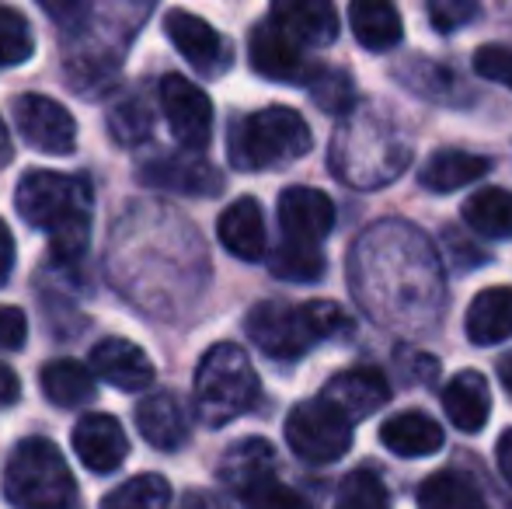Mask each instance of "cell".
<instances>
[{
	"instance_id": "1",
	"label": "cell",
	"mask_w": 512,
	"mask_h": 509,
	"mask_svg": "<svg viewBox=\"0 0 512 509\" xmlns=\"http://www.w3.org/2000/svg\"><path fill=\"white\" fill-rule=\"evenodd\" d=\"M349 286L373 321L398 332H422L443 314L446 286L436 248L401 220H384L356 241Z\"/></svg>"
},
{
	"instance_id": "2",
	"label": "cell",
	"mask_w": 512,
	"mask_h": 509,
	"mask_svg": "<svg viewBox=\"0 0 512 509\" xmlns=\"http://www.w3.org/2000/svg\"><path fill=\"white\" fill-rule=\"evenodd\" d=\"M331 175L349 189H384L411 164V143L384 112L352 109L331 136Z\"/></svg>"
},
{
	"instance_id": "3",
	"label": "cell",
	"mask_w": 512,
	"mask_h": 509,
	"mask_svg": "<svg viewBox=\"0 0 512 509\" xmlns=\"http://www.w3.org/2000/svg\"><path fill=\"white\" fill-rule=\"evenodd\" d=\"M18 217L49 238L60 262H77L91 238V189L84 178L60 171H28L14 192Z\"/></svg>"
},
{
	"instance_id": "4",
	"label": "cell",
	"mask_w": 512,
	"mask_h": 509,
	"mask_svg": "<svg viewBox=\"0 0 512 509\" xmlns=\"http://www.w3.org/2000/svg\"><path fill=\"white\" fill-rule=\"evenodd\" d=\"M244 332L272 360H300L321 342L349 335L352 318L331 300H307V304L262 300L244 318Z\"/></svg>"
},
{
	"instance_id": "5",
	"label": "cell",
	"mask_w": 512,
	"mask_h": 509,
	"mask_svg": "<svg viewBox=\"0 0 512 509\" xmlns=\"http://www.w3.org/2000/svg\"><path fill=\"white\" fill-rule=\"evenodd\" d=\"M310 147H314V136H310L307 119L297 109L269 105L262 112L234 119L227 154L237 171H265L300 161L310 154Z\"/></svg>"
},
{
	"instance_id": "6",
	"label": "cell",
	"mask_w": 512,
	"mask_h": 509,
	"mask_svg": "<svg viewBox=\"0 0 512 509\" xmlns=\"http://www.w3.org/2000/svg\"><path fill=\"white\" fill-rule=\"evenodd\" d=\"M258 401V374L237 342H216L196 367V412L209 429H223Z\"/></svg>"
},
{
	"instance_id": "7",
	"label": "cell",
	"mask_w": 512,
	"mask_h": 509,
	"mask_svg": "<svg viewBox=\"0 0 512 509\" xmlns=\"http://www.w3.org/2000/svg\"><path fill=\"white\" fill-rule=\"evenodd\" d=\"M4 496L14 509H67L74 503L77 485L60 447L46 436L21 440L7 457Z\"/></svg>"
},
{
	"instance_id": "8",
	"label": "cell",
	"mask_w": 512,
	"mask_h": 509,
	"mask_svg": "<svg viewBox=\"0 0 512 509\" xmlns=\"http://www.w3.org/2000/svg\"><path fill=\"white\" fill-rule=\"evenodd\" d=\"M286 443L307 464H335L352 447V422L317 394L300 401L286 419Z\"/></svg>"
},
{
	"instance_id": "9",
	"label": "cell",
	"mask_w": 512,
	"mask_h": 509,
	"mask_svg": "<svg viewBox=\"0 0 512 509\" xmlns=\"http://www.w3.org/2000/svg\"><path fill=\"white\" fill-rule=\"evenodd\" d=\"M157 95H161V112L175 140L182 143V150L199 154L213 136V102H209V95L182 74H164Z\"/></svg>"
},
{
	"instance_id": "10",
	"label": "cell",
	"mask_w": 512,
	"mask_h": 509,
	"mask_svg": "<svg viewBox=\"0 0 512 509\" xmlns=\"http://www.w3.org/2000/svg\"><path fill=\"white\" fill-rule=\"evenodd\" d=\"M14 123L25 143L39 154L67 157L77 147V123L60 102L46 95H18L14 98Z\"/></svg>"
},
{
	"instance_id": "11",
	"label": "cell",
	"mask_w": 512,
	"mask_h": 509,
	"mask_svg": "<svg viewBox=\"0 0 512 509\" xmlns=\"http://www.w3.org/2000/svg\"><path fill=\"white\" fill-rule=\"evenodd\" d=\"M164 32L175 42V49L199 70L203 77H220L234 63V49L230 42L216 32L209 21H203L192 11H168L164 18Z\"/></svg>"
},
{
	"instance_id": "12",
	"label": "cell",
	"mask_w": 512,
	"mask_h": 509,
	"mask_svg": "<svg viewBox=\"0 0 512 509\" xmlns=\"http://www.w3.org/2000/svg\"><path fill=\"white\" fill-rule=\"evenodd\" d=\"M279 227H283L286 241H300V245H317L331 234L335 227V203L324 196L321 189L310 185H290L279 196Z\"/></svg>"
},
{
	"instance_id": "13",
	"label": "cell",
	"mask_w": 512,
	"mask_h": 509,
	"mask_svg": "<svg viewBox=\"0 0 512 509\" xmlns=\"http://www.w3.org/2000/svg\"><path fill=\"white\" fill-rule=\"evenodd\" d=\"M140 178L154 189L182 192V196H216L223 189V175L199 154H161L140 168Z\"/></svg>"
},
{
	"instance_id": "14",
	"label": "cell",
	"mask_w": 512,
	"mask_h": 509,
	"mask_svg": "<svg viewBox=\"0 0 512 509\" xmlns=\"http://www.w3.org/2000/svg\"><path fill=\"white\" fill-rule=\"evenodd\" d=\"M321 398L328 405H335L356 426V422L370 419L373 412H380L391 401V384H387V377L377 367H352L331 377L324 384Z\"/></svg>"
},
{
	"instance_id": "15",
	"label": "cell",
	"mask_w": 512,
	"mask_h": 509,
	"mask_svg": "<svg viewBox=\"0 0 512 509\" xmlns=\"http://www.w3.org/2000/svg\"><path fill=\"white\" fill-rule=\"evenodd\" d=\"M248 56H251V67H255L262 77H269V81L304 84L310 77V67H307L304 53H300V46L283 32V28L272 25L269 18L258 21V25L251 28Z\"/></svg>"
},
{
	"instance_id": "16",
	"label": "cell",
	"mask_w": 512,
	"mask_h": 509,
	"mask_svg": "<svg viewBox=\"0 0 512 509\" xmlns=\"http://www.w3.org/2000/svg\"><path fill=\"white\" fill-rule=\"evenodd\" d=\"M74 454L81 457L84 468L108 475L115 471L129 454L126 429L119 426V419H112L108 412H91L74 426Z\"/></svg>"
},
{
	"instance_id": "17",
	"label": "cell",
	"mask_w": 512,
	"mask_h": 509,
	"mask_svg": "<svg viewBox=\"0 0 512 509\" xmlns=\"http://www.w3.org/2000/svg\"><path fill=\"white\" fill-rule=\"evenodd\" d=\"M269 21L279 25L297 46H331L338 39V11L328 0H279Z\"/></svg>"
},
{
	"instance_id": "18",
	"label": "cell",
	"mask_w": 512,
	"mask_h": 509,
	"mask_svg": "<svg viewBox=\"0 0 512 509\" xmlns=\"http://www.w3.org/2000/svg\"><path fill=\"white\" fill-rule=\"evenodd\" d=\"M220 245L241 262H262L269 255V234H265V213L258 199L241 196L220 213Z\"/></svg>"
},
{
	"instance_id": "19",
	"label": "cell",
	"mask_w": 512,
	"mask_h": 509,
	"mask_svg": "<svg viewBox=\"0 0 512 509\" xmlns=\"http://www.w3.org/2000/svg\"><path fill=\"white\" fill-rule=\"evenodd\" d=\"M91 370L119 391H147L154 384V363L129 339H102L91 349Z\"/></svg>"
},
{
	"instance_id": "20",
	"label": "cell",
	"mask_w": 512,
	"mask_h": 509,
	"mask_svg": "<svg viewBox=\"0 0 512 509\" xmlns=\"http://www.w3.org/2000/svg\"><path fill=\"white\" fill-rule=\"evenodd\" d=\"M136 429L150 447L164 450H182L189 443V419H185V408L175 394H147V398L136 405Z\"/></svg>"
},
{
	"instance_id": "21",
	"label": "cell",
	"mask_w": 512,
	"mask_h": 509,
	"mask_svg": "<svg viewBox=\"0 0 512 509\" xmlns=\"http://www.w3.org/2000/svg\"><path fill=\"white\" fill-rule=\"evenodd\" d=\"M443 412L460 433H481L492 415V391L478 370H460L450 384L443 387Z\"/></svg>"
},
{
	"instance_id": "22",
	"label": "cell",
	"mask_w": 512,
	"mask_h": 509,
	"mask_svg": "<svg viewBox=\"0 0 512 509\" xmlns=\"http://www.w3.org/2000/svg\"><path fill=\"white\" fill-rule=\"evenodd\" d=\"M380 443L394 457H432L443 450V426L425 412H398L380 426Z\"/></svg>"
},
{
	"instance_id": "23",
	"label": "cell",
	"mask_w": 512,
	"mask_h": 509,
	"mask_svg": "<svg viewBox=\"0 0 512 509\" xmlns=\"http://www.w3.org/2000/svg\"><path fill=\"white\" fill-rule=\"evenodd\" d=\"M488 171H492V157L446 147V150H436V154L418 168V182L429 192H457V189H464V185L485 178Z\"/></svg>"
},
{
	"instance_id": "24",
	"label": "cell",
	"mask_w": 512,
	"mask_h": 509,
	"mask_svg": "<svg viewBox=\"0 0 512 509\" xmlns=\"http://www.w3.org/2000/svg\"><path fill=\"white\" fill-rule=\"evenodd\" d=\"M467 339L474 346H499L512 339V286H488L467 307Z\"/></svg>"
},
{
	"instance_id": "25",
	"label": "cell",
	"mask_w": 512,
	"mask_h": 509,
	"mask_svg": "<svg viewBox=\"0 0 512 509\" xmlns=\"http://www.w3.org/2000/svg\"><path fill=\"white\" fill-rule=\"evenodd\" d=\"M349 21L356 42L363 49H370V53L398 49L401 39H405L398 7L384 4V0H356V4H349Z\"/></svg>"
},
{
	"instance_id": "26",
	"label": "cell",
	"mask_w": 512,
	"mask_h": 509,
	"mask_svg": "<svg viewBox=\"0 0 512 509\" xmlns=\"http://www.w3.org/2000/svg\"><path fill=\"white\" fill-rule=\"evenodd\" d=\"M265 475H276V450H272V443L262 440V436L237 440L234 447L220 457V478L234 496Z\"/></svg>"
},
{
	"instance_id": "27",
	"label": "cell",
	"mask_w": 512,
	"mask_h": 509,
	"mask_svg": "<svg viewBox=\"0 0 512 509\" xmlns=\"http://www.w3.org/2000/svg\"><path fill=\"white\" fill-rule=\"evenodd\" d=\"M464 224L471 231H478L481 238L492 241H512V192L509 189H478L474 196L464 199V210H460Z\"/></svg>"
},
{
	"instance_id": "28",
	"label": "cell",
	"mask_w": 512,
	"mask_h": 509,
	"mask_svg": "<svg viewBox=\"0 0 512 509\" xmlns=\"http://www.w3.org/2000/svg\"><path fill=\"white\" fill-rule=\"evenodd\" d=\"M39 384L46 398L60 408H81L95 398V377L77 360H53L42 367Z\"/></svg>"
},
{
	"instance_id": "29",
	"label": "cell",
	"mask_w": 512,
	"mask_h": 509,
	"mask_svg": "<svg viewBox=\"0 0 512 509\" xmlns=\"http://www.w3.org/2000/svg\"><path fill=\"white\" fill-rule=\"evenodd\" d=\"M418 509H488L481 489L467 475L439 471L418 489Z\"/></svg>"
},
{
	"instance_id": "30",
	"label": "cell",
	"mask_w": 512,
	"mask_h": 509,
	"mask_svg": "<svg viewBox=\"0 0 512 509\" xmlns=\"http://www.w3.org/2000/svg\"><path fill=\"white\" fill-rule=\"evenodd\" d=\"M324 262L317 245H300V241H279L276 252H269V272L286 283H317L324 276Z\"/></svg>"
},
{
	"instance_id": "31",
	"label": "cell",
	"mask_w": 512,
	"mask_h": 509,
	"mask_svg": "<svg viewBox=\"0 0 512 509\" xmlns=\"http://www.w3.org/2000/svg\"><path fill=\"white\" fill-rule=\"evenodd\" d=\"M307 91H310V102L317 109L331 112V116H349L356 109V88H352V77L345 70L335 67H314L307 77Z\"/></svg>"
},
{
	"instance_id": "32",
	"label": "cell",
	"mask_w": 512,
	"mask_h": 509,
	"mask_svg": "<svg viewBox=\"0 0 512 509\" xmlns=\"http://www.w3.org/2000/svg\"><path fill=\"white\" fill-rule=\"evenodd\" d=\"M102 509H171V485L161 475H136L115 485Z\"/></svg>"
},
{
	"instance_id": "33",
	"label": "cell",
	"mask_w": 512,
	"mask_h": 509,
	"mask_svg": "<svg viewBox=\"0 0 512 509\" xmlns=\"http://www.w3.org/2000/svg\"><path fill=\"white\" fill-rule=\"evenodd\" d=\"M35 53V35L28 28L25 14L14 7H0V70H11L28 63Z\"/></svg>"
},
{
	"instance_id": "34",
	"label": "cell",
	"mask_w": 512,
	"mask_h": 509,
	"mask_svg": "<svg viewBox=\"0 0 512 509\" xmlns=\"http://www.w3.org/2000/svg\"><path fill=\"white\" fill-rule=\"evenodd\" d=\"M108 133L122 143V147H136V143L150 140L154 133V116H150L147 102L140 95H129L126 102H119L108 112Z\"/></svg>"
},
{
	"instance_id": "35",
	"label": "cell",
	"mask_w": 512,
	"mask_h": 509,
	"mask_svg": "<svg viewBox=\"0 0 512 509\" xmlns=\"http://www.w3.org/2000/svg\"><path fill=\"white\" fill-rule=\"evenodd\" d=\"M237 499L244 503V509H310L307 499L297 489L279 482L276 475H265L258 482H251L248 489L237 492Z\"/></svg>"
},
{
	"instance_id": "36",
	"label": "cell",
	"mask_w": 512,
	"mask_h": 509,
	"mask_svg": "<svg viewBox=\"0 0 512 509\" xmlns=\"http://www.w3.org/2000/svg\"><path fill=\"white\" fill-rule=\"evenodd\" d=\"M335 509H391L384 482L370 471H356L342 482L335 496Z\"/></svg>"
},
{
	"instance_id": "37",
	"label": "cell",
	"mask_w": 512,
	"mask_h": 509,
	"mask_svg": "<svg viewBox=\"0 0 512 509\" xmlns=\"http://www.w3.org/2000/svg\"><path fill=\"white\" fill-rule=\"evenodd\" d=\"M474 70H478V77H485V81L502 84V88L512 91V46H499V42L481 46L478 53H474Z\"/></svg>"
},
{
	"instance_id": "38",
	"label": "cell",
	"mask_w": 512,
	"mask_h": 509,
	"mask_svg": "<svg viewBox=\"0 0 512 509\" xmlns=\"http://www.w3.org/2000/svg\"><path fill=\"white\" fill-rule=\"evenodd\" d=\"M481 14V7L474 0H432L429 4V21L436 25V32L450 35L457 28H464L467 21H474Z\"/></svg>"
},
{
	"instance_id": "39",
	"label": "cell",
	"mask_w": 512,
	"mask_h": 509,
	"mask_svg": "<svg viewBox=\"0 0 512 509\" xmlns=\"http://www.w3.org/2000/svg\"><path fill=\"white\" fill-rule=\"evenodd\" d=\"M28 339V318L21 307L0 304V349H21Z\"/></svg>"
},
{
	"instance_id": "40",
	"label": "cell",
	"mask_w": 512,
	"mask_h": 509,
	"mask_svg": "<svg viewBox=\"0 0 512 509\" xmlns=\"http://www.w3.org/2000/svg\"><path fill=\"white\" fill-rule=\"evenodd\" d=\"M178 509H234L220 492H209V489H189L182 496V506Z\"/></svg>"
},
{
	"instance_id": "41",
	"label": "cell",
	"mask_w": 512,
	"mask_h": 509,
	"mask_svg": "<svg viewBox=\"0 0 512 509\" xmlns=\"http://www.w3.org/2000/svg\"><path fill=\"white\" fill-rule=\"evenodd\" d=\"M11 272H14V234H11V227L0 220V286L7 283Z\"/></svg>"
},
{
	"instance_id": "42",
	"label": "cell",
	"mask_w": 512,
	"mask_h": 509,
	"mask_svg": "<svg viewBox=\"0 0 512 509\" xmlns=\"http://www.w3.org/2000/svg\"><path fill=\"white\" fill-rule=\"evenodd\" d=\"M18 398H21V381H18V374H14L11 367H4V363H0V408L14 405Z\"/></svg>"
},
{
	"instance_id": "43",
	"label": "cell",
	"mask_w": 512,
	"mask_h": 509,
	"mask_svg": "<svg viewBox=\"0 0 512 509\" xmlns=\"http://www.w3.org/2000/svg\"><path fill=\"white\" fill-rule=\"evenodd\" d=\"M495 457H499V471L506 475V482L512 485V429H506L499 440V450H495Z\"/></svg>"
},
{
	"instance_id": "44",
	"label": "cell",
	"mask_w": 512,
	"mask_h": 509,
	"mask_svg": "<svg viewBox=\"0 0 512 509\" xmlns=\"http://www.w3.org/2000/svg\"><path fill=\"white\" fill-rule=\"evenodd\" d=\"M14 157V147H11V133H7L4 119H0V168Z\"/></svg>"
},
{
	"instance_id": "45",
	"label": "cell",
	"mask_w": 512,
	"mask_h": 509,
	"mask_svg": "<svg viewBox=\"0 0 512 509\" xmlns=\"http://www.w3.org/2000/svg\"><path fill=\"white\" fill-rule=\"evenodd\" d=\"M499 381H502V387L512 394V353H506L502 356V363H499Z\"/></svg>"
}]
</instances>
